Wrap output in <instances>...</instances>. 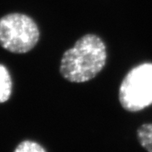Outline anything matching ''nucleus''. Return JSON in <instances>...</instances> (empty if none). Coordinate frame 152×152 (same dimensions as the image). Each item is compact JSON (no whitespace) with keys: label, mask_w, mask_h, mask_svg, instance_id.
Returning a JSON list of instances; mask_svg holds the SVG:
<instances>
[{"label":"nucleus","mask_w":152,"mask_h":152,"mask_svg":"<svg viewBox=\"0 0 152 152\" xmlns=\"http://www.w3.org/2000/svg\"><path fill=\"white\" fill-rule=\"evenodd\" d=\"M107 57V48L102 39L95 34H87L64 53L60 74L73 83L89 81L103 69Z\"/></svg>","instance_id":"nucleus-1"},{"label":"nucleus","mask_w":152,"mask_h":152,"mask_svg":"<svg viewBox=\"0 0 152 152\" xmlns=\"http://www.w3.org/2000/svg\"><path fill=\"white\" fill-rule=\"evenodd\" d=\"M40 32L31 17L20 13L0 19V46L14 53H26L37 44Z\"/></svg>","instance_id":"nucleus-2"},{"label":"nucleus","mask_w":152,"mask_h":152,"mask_svg":"<svg viewBox=\"0 0 152 152\" xmlns=\"http://www.w3.org/2000/svg\"><path fill=\"white\" fill-rule=\"evenodd\" d=\"M119 102L129 112H139L152 104V63L133 68L120 85Z\"/></svg>","instance_id":"nucleus-3"},{"label":"nucleus","mask_w":152,"mask_h":152,"mask_svg":"<svg viewBox=\"0 0 152 152\" xmlns=\"http://www.w3.org/2000/svg\"><path fill=\"white\" fill-rule=\"evenodd\" d=\"M12 92V80L5 66L0 64V103L7 102Z\"/></svg>","instance_id":"nucleus-4"},{"label":"nucleus","mask_w":152,"mask_h":152,"mask_svg":"<svg viewBox=\"0 0 152 152\" xmlns=\"http://www.w3.org/2000/svg\"><path fill=\"white\" fill-rule=\"evenodd\" d=\"M138 140L147 151L152 152V124H145L139 128Z\"/></svg>","instance_id":"nucleus-5"},{"label":"nucleus","mask_w":152,"mask_h":152,"mask_svg":"<svg viewBox=\"0 0 152 152\" xmlns=\"http://www.w3.org/2000/svg\"><path fill=\"white\" fill-rule=\"evenodd\" d=\"M15 152H46L39 144L32 141H25L17 147Z\"/></svg>","instance_id":"nucleus-6"}]
</instances>
